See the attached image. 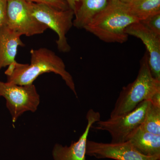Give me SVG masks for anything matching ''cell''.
<instances>
[{
    "mask_svg": "<svg viewBox=\"0 0 160 160\" xmlns=\"http://www.w3.org/2000/svg\"><path fill=\"white\" fill-rule=\"evenodd\" d=\"M126 32L128 36L139 39L145 45L151 74L154 78L160 81V36L152 32L140 22L128 26Z\"/></svg>",
    "mask_w": 160,
    "mask_h": 160,
    "instance_id": "cell-10",
    "label": "cell"
},
{
    "mask_svg": "<svg viewBox=\"0 0 160 160\" xmlns=\"http://www.w3.org/2000/svg\"><path fill=\"white\" fill-rule=\"evenodd\" d=\"M125 4L130 14L139 22L160 13V0H132Z\"/></svg>",
    "mask_w": 160,
    "mask_h": 160,
    "instance_id": "cell-14",
    "label": "cell"
},
{
    "mask_svg": "<svg viewBox=\"0 0 160 160\" xmlns=\"http://www.w3.org/2000/svg\"><path fill=\"white\" fill-rule=\"evenodd\" d=\"M0 96L6 99L13 122L26 112L36 111L40 102V95L33 84L21 86L0 81Z\"/></svg>",
    "mask_w": 160,
    "mask_h": 160,
    "instance_id": "cell-5",
    "label": "cell"
},
{
    "mask_svg": "<svg viewBox=\"0 0 160 160\" xmlns=\"http://www.w3.org/2000/svg\"><path fill=\"white\" fill-rule=\"evenodd\" d=\"M86 155L98 159L116 160H160L159 157H148L140 153L128 141L121 143L98 142L87 140Z\"/></svg>",
    "mask_w": 160,
    "mask_h": 160,
    "instance_id": "cell-8",
    "label": "cell"
},
{
    "mask_svg": "<svg viewBox=\"0 0 160 160\" xmlns=\"http://www.w3.org/2000/svg\"><path fill=\"white\" fill-rule=\"evenodd\" d=\"M29 3H37V4H44L60 9L66 10L69 9V6L65 0H26Z\"/></svg>",
    "mask_w": 160,
    "mask_h": 160,
    "instance_id": "cell-17",
    "label": "cell"
},
{
    "mask_svg": "<svg viewBox=\"0 0 160 160\" xmlns=\"http://www.w3.org/2000/svg\"><path fill=\"white\" fill-rule=\"evenodd\" d=\"M87 124L85 131L76 142H72L69 146L56 144L52 151L53 160H86V144L89 131L92 125L101 120L98 112L89 109L86 116Z\"/></svg>",
    "mask_w": 160,
    "mask_h": 160,
    "instance_id": "cell-9",
    "label": "cell"
},
{
    "mask_svg": "<svg viewBox=\"0 0 160 160\" xmlns=\"http://www.w3.org/2000/svg\"><path fill=\"white\" fill-rule=\"evenodd\" d=\"M149 103L150 101H143L128 113L106 121L100 120L94 129L108 132L111 143L126 142L129 135L143 124Z\"/></svg>",
    "mask_w": 160,
    "mask_h": 160,
    "instance_id": "cell-6",
    "label": "cell"
},
{
    "mask_svg": "<svg viewBox=\"0 0 160 160\" xmlns=\"http://www.w3.org/2000/svg\"><path fill=\"white\" fill-rule=\"evenodd\" d=\"M120 2H122L123 3H125V4H127V3H129V2H131L132 0H118Z\"/></svg>",
    "mask_w": 160,
    "mask_h": 160,
    "instance_id": "cell-20",
    "label": "cell"
},
{
    "mask_svg": "<svg viewBox=\"0 0 160 160\" xmlns=\"http://www.w3.org/2000/svg\"><path fill=\"white\" fill-rule=\"evenodd\" d=\"M141 126L146 131L160 135V105L150 101L146 117Z\"/></svg>",
    "mask_w": 160,
    "mask_h": 160,
    "instance_id": "cell-15",
    "label": "cell"
},
{
    "mask_svg": "<svg viewBox=\"0 0 160 160\" xmlns=\"http://www.w3.org/2000/svg\"><path fill=\"white\" fill-rule=\"evenodd\" d=\"M140 22L152 32L160 36V13L151 16Z\"/></svg>",
    "mask_w": 160,
    "mask_h": 160,
    "instance_id": "cell-16",
    "label": "cell"
},
{
    "mask_svg": "<svg viewBox=\"0 0 160 160\" xmlns=\"http://www.w3.org/2000/svg\"><path fill=\"white\" fill-rule=\"evenodd\" d=\"M138 22L130 14L125 3L118 0H109L106 8L84 29L103 42L122 44L128 40L126 28Z\"/></svg>",
    "mask_w": 160,
    "mask_h": 160,
    "instance_id": "cell-2",
    "label": "cell"
},
{
    "mask_svg": "<svg viewBox=\"0 0 160 160\" xmlns=\"http://www.w3.org/2000/svg\"><path fill=\"white\" fill-rule=\"evenodd\" d=\"M109 0H79L74 11L73 26L78 29H84L103 9Z\"/></svg>",
    "mask_w": 160,
    "mask_h": 160,
    "instance_id": "cell-13",
    "label": "cell"
},
{
    "mask_svg": "<svg viewBox=\"0 0 160 160\" xmlns=\"http://www.w3.org/2000/svg\"><path fill=\"white\" fill-rule=\"evenodd\" d=\"M65 1L67 3L69 9L73 10L74 12L77 7L79 0H65Z\"/></svg>",
    "mask_w": 160,
    "mask_h": 160,
    "instance_id": "cell-19",
    "label": "cell"
},
{
    "mask_svg": "<svg viewBox=\"0 0 160 160\" xmlns=\"http://www.w3.org/2000/svg\"><path fill=\"white\" fill-rule=\"evenodd\" d=\"M20 38L6 24L0 28V69L16 62L18 47L25 46Z\"/></svg>",
    "mask_w": 160,
    "mask_h": 160,
    "instance_id": "cell-11",
    "label": "cell"
},
{
    "mask_svg": "<svg viewBox=\"0 0 160 160\" xmlns=\"http://www.w3.org/2000/svg\"><path fill=\"white\" fill-rule=\"evenodd\" d=\"M126 141L144 155L160 157V135L146 131L141 125L129 135Z\"/></svg>",
    "mask_w": 160,
    "mask_h": 160,
    "instance_id": "cell-12",
    "label": "cell"
},
{
    "mask_svg": "<svg viewBox=\"0 0 160 160\" xmlns=\"http://www.w3.org/2000/svg\"><path fill=\"white\" fill-rule=\"evenodd\" d=\"M147 52L140 61L136 78L123 87L112 110L110 118L120 116L130 112L141 102L151 101L160 92V81L152 76L149 69Z\"/></svg>",
    "mask_w": 160,
    "mask_h": 160,
    "instance_id": "cell-3",
    "label": "cell"
},
{
    "mask_svg": "<svg viewBox=\"0 0 160 160\" xmlns=\"http://www.w3.org/2000/svg\"><path fill=\"white\" fill-rule=\"evenodd\" d=\"M6 1L0 0V28L6 22Z\"/></svg>",
    "mask_w": 160,
    "mask_h": 160,
    "instance_id": "cell-18",
    "label": "cell"
},
{
    "mask_svg": "<svg viewBox=\"0 0 160 160\" xmlns=\"http://www.w3.org/2000/svg\"><path fill=\"white\" fill-rule=\"evenodd\" d=\"M29 3L33 16L57 34L56 44L59 51L64 53L70 51L71 47L66 34L73 26L74 11L70 9L60 10L44 4Z\"/></svg>",
    "mask_w": 160,
    "mask_h": 160,
    "instance_id": "cell-4",
    "label": "cell"
},
{
    "mask_svg": "<svg viewBox=\"0 0 160 160\" xmlns=\"http://www.w3.org/2000/svg\"><path fill=\"white\" fill-rule=\"evenodd\" d=\"M6 24L21 36L42 34L48 29L33 16L26 0H7Z\"/></svg>",
    "mask_w": 160,
    "mask_h": 160,
    "instance_id": "cell-7",
    "label": "cell"
},
{
    "mask_svg": "<svg viewBox=\"0 0 160 160\" xmlns=\"http://www.w3.org/2000/svg\"><path fill=\"white\" fill-rule=\"evenodd\" d=\"M30 64L16 62L8 66L5 74L7 82L18 85H30L41 75L52 72L59 75L67 86L78 98L73 78L66 69L62 59L50 49L46 48L32 49Z\"/></svg>",
    "mask_w": 160,
    "mask_h": 160,
    "instance_id": "cell-1",
    "label": "cell"
}]
</instances>
